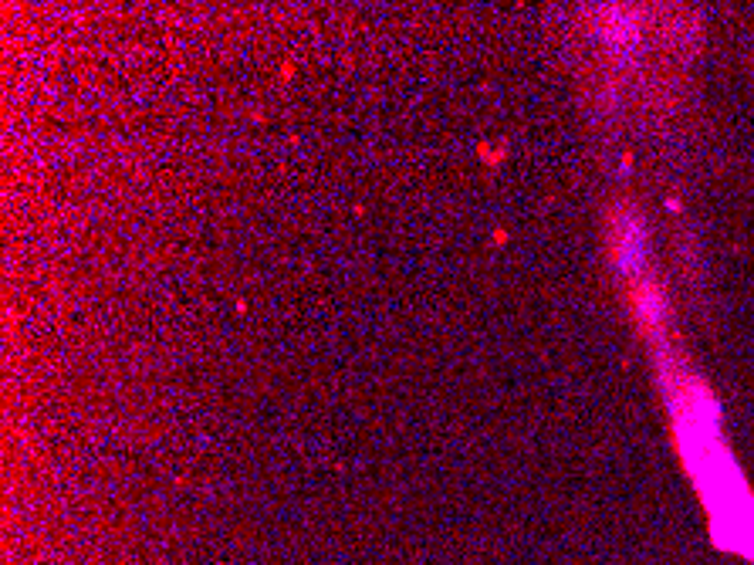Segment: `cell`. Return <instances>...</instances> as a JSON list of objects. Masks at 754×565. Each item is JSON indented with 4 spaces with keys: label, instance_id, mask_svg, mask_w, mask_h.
<instances>
[{
    "label": "cell",
    "instance_id": "obj_1",
    "mask_svg": "<svg viewBox=\"0 0 754 565\" xmlns=\"http://www.w3.org/2000/svg\"><path fill=\"white\" fill-rule=\"evenodd\" d=\"M612 261L623 271V278L639 281L646 268V227L632 210H619L616 217V234H612Z\"/></svg>",
    "mask_w": 754,
    "mask_h": 565
},
{
    "label": "cell",
    "instance_id": "obj_2",
    "mask_svg": "<svg viewBox=\"0 0 754 565\" xmlns=\"http://www.w3.org/2000/svg\"><path fill=\"white\" fill-rule=\"evenodd\" d=\"M598 38L616 54H632L639 44V17L629 7H602L596 14Z\"/></svg>",
    "mask_w": 754,
    "mask_h": 565
},
{
    "label": "cell",
    "instance_id": "obj_3",
    "mask_svg": "<svg viewBox=\"0 0 754 565\" xmlns=\"http://www.w3.org/2000/svg\"><path fill=\"white\" fill-rule=\"evenodd\" d=\"M639 295H636V305H639V322L646 325V332L653 338L663 335V322H667V305H663V295L660 288L650 281V278H639Z\"/></svg>",
    "mask_w": 754,
    "mask_h": 565
}]
</instances>
